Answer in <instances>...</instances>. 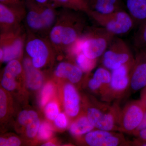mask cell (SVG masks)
<instances>
[{
	"mask_svg": "<svg viewBox=\"0 0 146 146\" xmlns=\"http://www.w3.org/2000/svg\"><path fill=\"white\" fill-rule=\"evenodd\" d=\"M85 15L68 9L58 11L56 21L47 37L55 51L68 52L81 37L86 28Z\"/></svg>",
	"mask_w": 146,
	"mask_h": 146,
	"instance_id": "6da1fadb",
	"label": "cell"
},
{
	"mask_svg": "<svg viewBox=\"0 0 146 146\" xmlns=\"http://www.w3.org/2000/svg\"><path fill=\"white\" fill-rule=\"evenodd\" d=\"M115 36L102 27H86L79 39L82 52L90 59H97L103 55Z\"/></svg>",
	"mask_w": 146,
	"mask_h": 146,
	"instance_id": "7a4b0ae2",
	"label": "cell"
},
{
	"mask_svg": "<svg viewBox=\"0 0 146 146\" xmlns=\"http://www.w3.org/2000/svg\"><path fill=\"white\" fill-rule=\"evenodd\" d=\"M121 110L117 104L112 105L101 102L88 108L86 116L97 129L109 131H119V123Z\"/></svg>",
	"mask_w": 146,
	"mask_h": 146,
	"instance_id": "3957f363",
	"label": "cell"
},
{
	"mask_svg": "<svg viewBox=\"0 0 146 146\" xmlns=\"http://www.w3.org/2000/svg\"><path fill=\"white\" fill-rule=\"evenodd\" d=\"M88 16L115 36L127 34L136 25L129 13L123 9L107 14L91 11Z\"/></svg>",
	"mask_w": 146,
	"mask_h": 146,
	"instance_id": "277c9868",
	"label": "cell"
},
{
	"mask_svg": "<svg viewBox=\"0 0 146 146\" xmlns=\"http://www.w3.org/2000/svg\"><path fill=\"white\" fill-rule=\"evenodd\" d=\"M27 30L23 25L11 31L1 33L0 59L5 62L22 55L25 44Z\"/></svg>",
	"mask_w": 146,
	"mask_h": 146,
	"instance_id": "5b68a950",
	"label": "cell"
},
{
	"mask_svg": "<svg viewBox=\"0 0 146 146\" xmlns=\"http://www.w3.org/2000/svg\"><path fill=\"white\" fill-rule=\"evenodd\" d=\"M25 49L31 58L35 68L44 67L47 63L51 54L55 51L47 37L36 35L27 30Z\"/></svg>",
	"mask_w": 146,
	"mask_h": 146,
	"instance_id": "8992f818",
	"label": "cell"
},
{
	"mask_svg": "<svg viewBox=\"0 0 146 146\" xmlns=\"http://www.w3.org/2000/svg\"><path fill=\"white\" fill-rule=\"evenodd\" d=\"M134 60L127 44L116 36L103 55V64L105 68L112 71L122 65H132Z\"/></svg>",
	"mask_w": 146,
	"mask_h": 146,
	"instance_id": "52a82bcc",
	"label": "cell"
},
{
	"mask_svg": "<svg viewBox=\"0 0 146 146\" xmlns=\"http://www.w3.org/2000/svg\"><path fill=\"white\" fill-rule=\"evenodd\" d=\"M145 111L141 100L127 104L121 110L119 131L133 134L142 122Z\"/></svg>",
	"mask_w": 146,
	"mask_h": 146,
	"instance_id": "ba28073f",
	"label": "cell"
},
{
	"mask_svg": "<svg viewBox=\"0 0 146 146\" xmlns=\"http://www.w3.org/2000/svg\"><path fill=\"white\" fill-rule=\"evenodd\" d=\"M26 13L25 3L16 5L0 3L1 33L14 30L21 26Z\"/></svg>",
	"mask_w": 146,
	"mask_h": 146,
	"instance_id": "9c48e42d",
	"label": "cell"
},
{
	"mask_svg": "<svg viewBox=\"0 0 146 146\" xmlns=\"http://www.w3.org/2000/svg\"><path fill=\"white\" fill-rule=\"evenodd\" d=\"M133 65H122L112 71L109 90L104 100L118 98L125 93L130 85V72Z\"/></svg>",
	"mask_w": 146,
	"mask_h": 146,
	"instance_id": "30bf717a",
	"label": "cell"
},
{
	"mask_svg": "<svg viewBox=\"0 0 146 146\" xmlns=\"http://www.w3.org/2000/svg\"><path fill=\"white\" fill-rule=\"evenodd\" d=\"M85 143L91 146H117L125 144L122 134L97 129L86 133L84 138Z\"/></svg>",
	"mask_w": 146,
	"mask_h": 146,
	"instance_id": "8fae6325",
	"label": "cell"
},
{
	"mask_svg": "<svg viewBox=\"0 0 146 146\" xmlns=\"http://www.w3.org/2000/svg\"><path fill=\"white\" fill-rule=\"evenodd\" d=\"M130 72V86L133 91L146 87V56L142 50H138Z\"/></svg>",
	"mask_w": 146,
	"mask_h": 146,
	"instance_id": "7c38bea8",
	"label": "cell"
},
{
	"mask_svg": "<svg viewBox=\"0 0 146 146\" xmlns=\"http://www.w3.org/2000/svg\"><path fill=\"white\" fill-rule=\"evenodd\" d=\"M25 4L26 29L36 35L47 37L42 16L36 7V2L35 0H26Z\"/></svg>",
	"mask_w": 146,
	"mask_h": 146,
	"instance_id": "4fadbf2b",
	"label": "cell"
},
{
	"mask_svg": "<svg viewBox=\"0 0 146 146\" xmlns=\"http://www.w3.org/2000/svg\"><path fill=\"white\" fill-rule=\"evenodd\" d=\"M111 80V73L105 67H100L94 73L88 85L91 90L98 91L104 99L109 91Z\"/></svg>",
	"mask_w": 146,
	"mask_h": 146,
	"instance_id": "5bb4252c",
	"label": "cell"
},
{
	"mask_svg": "<svg viewBox=\"0 0 146 146\" xmlns=\"http://www.w3.org/2000/svg\"><path fill=\"white\" fill-rule=\"evenodd\" d=\"M64 99L66 113L71 117L76 116L80 111V99L78 93L72 84H68L64 87Z\"/></svg>",
	"mask_w": 146,
	"mask_h": 146,
	"instance_id": "9a60e30c",
	"label": "cell"
},
{
	"mask_svg": "<svg viewBox=\"0 0 146 146\" xmlns=\"http://www.w3.org/2000/svg\"><path fill=\"white\" fill-rule=\"evenodd\" d=\"M23 68L21 63L16 59L11 60L6 66L1 84L5 89L12 91L16 87L15 78L22 72Z\"/></svg>",
	"mask_w": 146,
	"mask_h": 146,
	"instance_id": "2e32d148",
	"label": "cell"
},
{
	"mask_svg": "<svg viewBox=\"0 0 146 146\" xmlns=\"http://www.w3.org/2000/svg\"><path fill=\"white\" fill-rule=\"evenodd\" d=\"M83 71L77 65L68 62H61L56 69L55 75L58 77L67 78L73 83L80 81Z\"/></svg>",
	"mask_w": 146,
	"mask_h": 146,
	"instance_id": "e0dca14e",
	"label": "cell"
},
{
	"mask_svg": "<svg viewBox=\"0 0 146 146\" xmlns=\"http://www.w3.org/2000/svg\"><path fill=\"white\" fill-rule=\"evenodd\" d=\"M86 1L90 11H95L102 14H107L123 9L122 4L120 0Z\"/></svg>",
	"mask_w": 146,
	"mask_h": 146,
	"instance_id": "ac0fdd59",
	"label": "cell"
},
{
	"mask_svg": "<svg viewBox=\"0 0 146 146\" xmlns=\"http://www.w3.org/2000/svg\"><path fill=\"white\" fill-rule=\"evenodd\" d=\"M19 123L27 127V133L29 138L36 135L40 125V121L37 114L32 110H24L20 113L18 117Z\"/></svg>",
	"mask_w": 146,
	"mask_h": 146,
	"instance_id": "d6986e66",
	"label": "cell"
},
{
	"mask_svg": "<svg viewBox=\"0 0 146 146\" xmlns=\"http://www.w3.org/2000/svg\"><path fill=\"white\" fill-rule=\"evenodd\" d=\"M126 5L136 25L146 21V0H126Z\"/></svg>",
	"mask_w": 146,
	"mask_h": 146,
	"instance_id": "ffe728a7",
	"label": "cell"
},
{
	"mask_svg": "<svg viewBox=\"0 0 146 146\" xmlns=\"http://www.w3.org/2000/svg\"><path fill=\"white\" fill-rule=\"evenodd\" d=\"M24 67L27 76V82L30 89L36 90L42 86L43 77L42 74L33 65L31 60L26 58L24 60Z\"/></svg>",
	"mask_w": 146,
	"mask_h": 146,
	"instance_id": "44dd1931",
	"label": "cell"
},
{
	"mask_svg": "<svg viewBox=\"0 0 146 146\" xmlns=\"http://www.w3.org/2000/svg\"><path fill=\"white\" fill-rule=\"evenodd\" d=\"M50 3L56 8L61 7L81 11L87 15L90 12L86 0H50Z\"/></svg>",
	"mask_w": 146,
	"mask_h": 146,
	"instance_id": "7402d4cb",
	"label": "cell"
},
{
	"mask_svg": "<svg viewBox=\"0 0 146 146\" xmlns=\"http://www.w3.org/2000/svg\"><path fill=\"white\" fill-rule=\"evenodd\" d=\"M95 128L87 116H83L76 120L71 125L70 131L73 135L81 136L94 130Z\"/></svg>",
	"mask_w": 146,
	"mask_h": 146,
	"instance_id": "603a6c76",
	"label": "cell"
},
{
	"mask_svg": "<svg viewBox=\"0 0 146 146\" xmlns=\"http://www.w3.org/2000/svg\"><path fill=\"white\" fill-rule=\"evenodd\" d=\"M75 56L77 65L84 72H89L96 65L97 59H90L82 52L76 54Z\"/></svg>",
	"mask_w": 146,
	"mask_h": 146,
	"instance_id": "cb8c5ba5",
	"label": "cell"
},
{
	"mask_svg": "<svg viewBox=\"0 0 146 146\" xmlns=\"http://www.w3.org/2000/svg\"><path fill=\"white\" fill-rule=\"evenodd\" d=\"M134 47L138 50L146 48V20L140 24L133 40Z\"/></svg>",
	"mask_w": 146,
	"mask_h": 146,
	"instance_id": "d4e9b609",
	"label": "cell"
},
{
	"mask_svg": "<svg viewBox=\"0 0 146 146\" xmlns=\"http://www.w3.org/2000/svg\"><path fill=\"white\" fill-rule=\"evenodd\" d=\"M52 134V129L50 125L46 123H43L39 128L38 137L41 139L46 140Z\"/></svg>",
	"mask_w": 146,
	"mask_h": 146,
	"instance_id": "484cf974",
	"label": "cell"
},
{
	"mask_svg": "<svg viewBox=\"0 0 146 146\" xmlns=\"http://www.w3.org/2000/svg\"><path fill=\"white\" fill-rule=\"evenodd\" d=\"M45 112L48 119L51 120L55 119L58 114L57 104L54 102L50 103L46 106Z\"/></svg>",
	"mask_w": 146,
	"mask_h": 146,
	"instance_id": "4316f807",
	"label": "cell"
},
{
	"mask_svg": "<svg viewBox=\"0 0 146 146\" xmlns=\"http://www.w3.org/2000/svg\"><path fill=\"white\" fill-rule=\"evenodd\" d=\"M53 86L50 84H48L45 85L41 94L40 103L42 106H44L46 104L53 92Z\"/></svg>",
	"mask_w": 146,
	"mask_h": 146,
	"instance_id": "83f0119b",
	"label": "cell"
},
{
	"mask_svg": "<svg viewBox=\"0 0 146 146\" xmlns=\"http://www.w3.org/2000/svg\"><path fill=\"white\" fill-rule=\"evenodd\" d=\"M21 142L18 138L11 137L8 139L0 138V145L1 146H18L21 145Z\"/></svg>",
	"mask_w": 146,
	"mask_h": 146,
	"instance_id": "f1b7e54d",
	"label": "cell"
},
{
	"mask_svg": "<svg viewBox=\"0 0 146 146\" xmlns=\"http://www.w3.org/2000/svg\"><path fill=\"white\" fill-rule=\"evenodd\" d=\"M7 110V98L5 93L2 89L0 90V117L5 115Z\"/></svg>",
	"mask_w": 146,
	"mask_h": 146,
	"instance_id": "f546056e",
	"label": "cell"
},
{
	"mask_svg": "<svg viewBox=\"0 0 146 146\" xmlns=\"http://www.w3.org/2000/svg\"><path fill=\"white\" fill-rule=\"evenodd\" d=\"M55 123L58 127L65 128L67 125V121L65 115L62 113L58 115L55 120Z\"/></svg>",
	"mask_w": 146,
	"mask_h": 146,
	"instance_id": "4dcf8cb0",
	"label": "cell"
},
{
	"mask_svg": "<svg viewBox=\"0 0 146 146\" xmlns=\"http://www.w3.org/2000/svg\"><path fill=\"white\" fill-rule=\"evenodd\" d=\"M26 0H0V3L6 5H16L25 3Z\"/></svg>",
	"mask_w": 146,
	"mask_h": 146,
	"instance_id": "1f68e13d",
	"label": "cell"
},
{
	"mask_svg": "<svg viewBox=\"0 0 146 146\" xmlns=\"http://www.w3.org/2000/svg\"><path fill=\"white\" fill-rule=\"evenodd\" d=\"M133 135L137 137L138 140L146 143V128L136 132Z\"/></svg>",
	"mask_w": 146,
	"mask_h": 146,
	"instance_id": "d6a6232c",
	"label": "cell"
},
{
	"mask_svg": "<svg viewBox=\"0 0 146 146\" xmlns=\"http://www.w3.org/2000/svg\"><path fill=\"white\" fill-rule=\"evenodd\" d=\"M146 128V110L145 112V114H144L143 118V120L140 124V125L138 127V128L136 129V130L133 132V134L136 133V132H138L139 131L144 129Z\"/></svg>",
	"mask_w": 146,
	"mask_h": 146,
	"instance_id": "836d02e7",
	"label": "cell"
},
{
	"mask_svg": "<svg viewBox=\"0 0 146 146\" xmlns=\"http://www.w3.org/2000/svg\"><path fill=\"white\" fill-rule=\"evenodd\" d=\"M141 101L146 110V87L143 88L141 91Z\"/></svg>",
	"mask_w": 146,
	"mask_h": 146,
	"instance_id": "e575fe53",
	"label": "cell"
},
{
	"mask_svg": "<svg viewBox=\"0 0 146 146\" xmlns=\"http://www.w3.org/2000/svg\"><path fill=\"white\" fill-rule=\"evenodd\" d=\"M36 2L43 5H46L50 3V0H35Z\"/></svg>",
	"mask_w": 146,
	"mask_h": 146,
	"instance_id": "d590c367",
	"label": "cell"
},
{
	"mask_svg": "<svg viewBox=\"0 0 146 146\" xmlns=\"http://www.w3.org/2000/svg\"><path fill=\"white\" fill-rule=\"evenodd\" d=\"M42 146H55V145L54 144L51 143H46L44 144V145H42Z\"/></svg>",
	"mask_w": 146,
	"mask_h": 146,
	"instance_id": "8d00e7d4",
	"label": "cell"
},
{
	"mask_svg": "<svg viewBox=\"0 0 146 146\" xmlns=\"http://www.w3.org/2000/svg\"><path fill=\"white\" fill-rule=\"evenodd\" d=\"M142 50L144 54H145V55L146 56V48H145L141 50Z\"/></svg>",
	"mask_w": 146,
	"mask_h": 146,
	"instance_id": "74e56055",
	"label": "cell"
}]
</instances>
